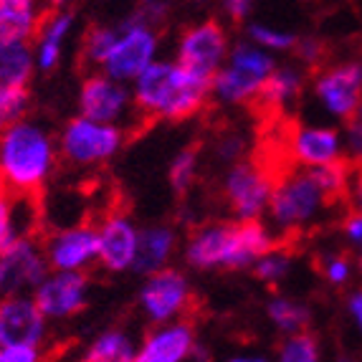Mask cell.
Segmentation results:
<instances>
[{"label": "cell", "mask_w": 362, "mask_h": 362, "mask_svg": "<svg viewBox=\"0 0 362 362\" xmlns=\"http://www.w3.org/2000/svg\"><path fill=\"white\" fill-rule=\"evenodd\" d=\"M59 142L49 129L28 117L0 132V180L16 195L36 198L54 175Z\"/></svg>", "instance_id": "1"}, {"label": "cell", "mask_w": 362, "mask_h": 362, "mask_svg": "<svg viewBox=\"0 0 362 362\" xmlns=\"http://www.w3.org/2000/svg\"><path fill=\"white\" fill-rule=\"evenodd\" d=\"M213 78L180 64H155L134 78V107L147 119L180 122L193 117L211 94Z\"/></svg>", "instance_id": "2"}, {"label": "cell", "mask_w": 362, "mask_h": 362, "mask_svg": "<svg viewBox=\"0 0 362 362\" xmlns=\"http://www.w3.org/2000/svg\"><path fill=\"white\" fill-rule=\"evenodd\" d=\"M122 147V132L117 124L89 119L78 115L69 122L59 137V157L76 168H91V165L107 163Z\"/></svg>", "instance_id": "3"}, {"label": "cell", "mask_w": 362, "mask_h": 362, "mask_svg": "<svg viewBox=\"0 0 362 362\" xmlns=\"http://www.w3.org/2000/svg\"><path fill=\"white\" fill-rule=\"evenodd\" d=\"M322 206H327V200L317 182L312 180L309 170L304 173L289 170L286 175L274 182L272 195H269V211H272L274 223L281 226L284 230H294L309 223Z\"/></svg>", "instance_id": "4"}, {"label": "cell", "mask_w": 362, "mask_h": 362, "mask_svg": "<svg viewBox=\"0 0 362 362\" xmlns=\"http://www.w3.org/2000/svg\"><path fill=\"white\" fill-rule=\"evenodd\" d=\"M117 30L119 33L109 56L104 59L102 71L124 84V81H134L152 64L157 51V33L137 16H129Z\"/></svg>", "instance_id": "5"}, {"label": "cell", "mask_w": 362, "mask_h": 362, "mask_svg": "<svg viewBox=\"0 0 362 362\" xmlns=\"http://www.w3.org/2000/svg\"><path fill=\"white\" fill-rule=\"evenodd\" d=\"M272 71H274V61L269 56L261 54L254 46L241 43L230 54V66L213 74L211 89L223 102L230 104L251 102Z\"/></svg>", "instance_id": "6"}, {"label": "cell", "mask_w": 362, "mask_h": 362, "mask_svg": "<svg viewBox=\"0 0 362 362\" xmlns=\"http://www.w3.org/2000/svg\"><path fill=\"white\" fill-rule=\"evenodd\" d=\"M49 274L43 243L33 235L16 238L0 248V299L16 294H33L41 279Z\"/></svg>", "instance_id": "7"}, {"label": "cell", "mask_w": 362, "mask_h": 362, "mask_svg": "<svg viewBox=\"0 0 362 362\" xmlns=\"http://www.w3.org/2000/svg\"><path fill=\"white\" fill-rule=\"evenodd\" d=\"M49 339V320L30 294L0 299V347L43 350Z\"/></svg>", "instance_id": "8"}, {"label": "cell", "mask_w": 362, "mask_h": 362, "mask_svg": "<svg viewBox=\"0 0 362 362\" xmlns=\"http://www.w3.org/2000/svg\"><path fill=\"white\" fill-rule=\"evenodd\" d=\"M33 302L38 304L49 322H64L76 317L86 307L89 279L84 272H59L49 269L41 284L33 289Z\"/></svg>", "instance_id": "9"}, {"label": "cell", "mask_w": 362, "mask_h": 362, "mask_svg": "<svg viewBox=\"0 0 362 362\" xmlns=\"http://www.w3.org/2000/svg\"><path fill=\"white\" fill-rule=\"evenodd\" d=\"M49 269L59 272H86L99 259V230L94 226H71L51 233L43 243Z\"/></svg>", "instance_id": "10"}, {"label": "cell", "mask_w": 362, "mask_h": 362, "mask_svg": "<svg viewBox=\"0 0 362 362\" xmlns=\"http://www.w3.org/2000/svg\"><path fill=\"white\" fill-rule=\"evenodd\" d=\"M272 187V175L259 163H235L226 177V200L238 218H259Z\"/></svg>", "instance_id": "11"}, {"label": "cell", "mask_w": 362, "mask_h": 362, "mask_svg": "<svg viewBox=\"0 0 362 362\" xmlns=\"http://www.w3.org/2000/svg\"><path fill=\"white\" fill-rule=\"evenodd\" d=\"M276 145L286 152L289 160L299 165H322L339 157V137L334 129H320V127H299L281 119L279 124V139Z\"/></svg>", "instance_id": "12"}, {"label": "cell", "mask_w": 362, "mask_h": 362, "mask_svg": "<svg viewBox=\"0 0 362 362\" xmlns=\"http://www.w3.org/2000/svg\"><path fill=\"white\" fill-rule=\"evenodd\" d=\"M226 56V30L216 21H206L193 28H187L180 36L177 46V64L195 74L213 78L218 64Z\"/></svg>", "instance_id": "13"}, {"label": "cell", "mask_w": 362, "mask_h": 362, "mask_svg": "<svg viewBox=\"0 0 362 362\" xmlns=\"http://www.w3.org/2000/svg\"><path fill=\"white\" fill-rule=\"evenodd\" d=\"M314 89L327 112L350 122L362 102V69L357 64H339L327 69L317 76Z\"/></svg>", "instance_id": "14"}, {"label": "cell", "mask_w": 362, "mask_h": 362, "mask_svg": "<svg viewBox=\"0 0 362 362\" xmlns=\"http://www.w3.org/2000/svg\"><path fill=\"white\" fill-rule=\"evenodd\" d=\"M142 307L155 322H170L190 307V286L185 276L173 269H157L142 289Z\"/></svg>", "instance_id": "15"}, {"label": "cell", "mask_w": 362, "mask_h": 362, "mask_svg": "<svg viewBox=\"0 0 362 362\" xmlns=\"http://www.w3.org/2000/svg\"><path fill=\"white\" fill-rule=\"evenodd\" d=\"M129 107V94L122 81L107 76V74H91L81 81L78 91V109L89 119L117 124Z\"/></svg>", "instance_id": "16"}, {"label": "cell", "mask_w": 362, "mask_h": 362, "mask_svg": "<svg viewBox=\"0 0 362 362\" xmlns=\"http://www.w3.org/2000/svg\"><path fill=\"white\" fill-rule=\"evenodd\" d=\"M99 264L107 272H124L134 264L137 228L122 211L109 213L99 223Z\"/></svg>", "instance_id": "17"}, {"label": "cell", "mask_w": 362, "mask_h": 362, "mask_svg": "<svg viewBox=\"0 0 362 362\" xmlns=\"http://www.w3.org/2000/svg\"><path fill=\"white\" fill-rule=\"evenodd\" d=\"M74 30V13L64 11V8H54L46 13L41 28L33 36V56H36V69L38 71H54L59 66L61 56H64V46H66L69 36Z\"/></svg>", "instance_id": "18"}, {"label": "cell", "mask_w": 362, "mask_h": 362, "mask_svg": "<svg viewBox=\"0 0 362 362\" xmlns=\"http://www.w3.org/2000/svg\"><path fill=\"white\" fill-rule=\"evenodd\" d=\"M195 347L193 339V327L187 322H175L168 325L157 332H150L137 350L134 360L139 362H177L190 357Z\"/></svg>", "instance_id": "19"}, {"label": "cell", "mask_w": 362, "mask_h": 362, "mask_svg": "<svg viewBox=\"0 0 362 362\" xmlns=\"http://www.w3.org/2000/svg\"><path fill=\"white\" fill-rule=\"evenodd\" d=\"M230 243H233V223L206 226L193 233L187 243V264L195 269H216V266L228 269Z\"/></svg>", "instance_id": "20"}, {"label": "cell", "mask_w": 362, "mask_h": 362, "mask_svg": "<svg viewBox=\"0 0 362 362\" xmlns=\"http://www.w3.org/2000/svg\"><path fill=\"white\" fill-rule=\"evenodd\" d=\"M46 13V0H0V38L33 41Z\"/></svg>", "instance_id": "21"}, {"label": "cell", "mask_w": 362, "mask_h": 362, "mask_svg": "<svg viewBox=\"0 0 362 362\" xmlns=\"http://www.w3.org/2000/svg\"><path fill=\"white\" fill-rule=\"evenodd\" d=\"M36 228V200L33 195H16L0 190V248L16 238L33 235Z\"/></svg>", "instance_id": "22"}, {"label": "cell", "mask_w": 362, "mask_h": 362, "mask_svg": "<svg viewBox=\"0 0 362 362\" xmlns=\"http://www.w3.org/2000/svg\"><path fill=\"white\" fill-rule=\"evenodd\" d=\"M299 91H302V76L291 69H274L266 81L261 84V89L256 91V97L251 99L259 112H264L266 119H272V117H279L281 109H286L296 97H299Z\"/></svg>", "instance_id": "23"}, {"label": "cell", "mask_w": 362, "mask_h": 362, "mask_svg": "<svg viewBox=\"0 0 362 362\" xmlns=\"http://www.w3.org/2000/svg\"><path fill=\"white\" fill-rule=\"evenodd\" d=\"M36 74L33 43L0 38V86H28Z\"/></svg>", "instance_id": "24"}, {"label": "cell", "mask_w": 362, "mask_h": 362, "mask_svg": "<svg viewBox=\"0 0 362 362\" xmlns=\"http://www.w3.org/2000/svg\"><path fill=\"white\" fill-rule=\"evenodd\" d=\"M175 248V235L165 226H152L137 233V254H134V269L142 274H152L163 269Z\"/></svg>", "instance_id": "25"}, {"label": "cell", "mask_w": 362, "mask_h": 362, "mask_svg": "<svg viewBox=\"0 0 362 362\" xmlns=\"http://www.w3.org/2000/svg\"><path fill=\"white\" fill-rule=\"evenodd\" d=\"M134 344L132 339L127 337L124 332H104L99 334L94 342L86 347V360L89 362H129L134 360Z\"/></svg>", "instance_id": "26"}, {"label": "cell", "mask_w": 362, "mask_h": 362, "mask_svg": "<svg viewBox=\"0 0 362 362\" xmlns=\"http://www.w3.org/2000/svg\"><path fill=\"white\" fill-rule=\"evenodd\" d=\"M117 33L119 30L107 28V25H89L81 38V59H84L86 66H99L102 69L104 59L109 56L112 46L117 41Z\"/></svg>", "instance_id": "27"}, {"label": "cell", "mask_w": 362, "mask_h": 362, "mask_svg": "<svg viewBox=\"0 0 362 362\" xmlns=\"http://www.w3.org/2000/svg\"><path fill=\"white\" fill-rule=\"evenodd\" d=\"M30 109L28 86H0V132L25 119Z\"/></svg>", "instance_id": "28"}, {"label": "cell", "mask_w": 362, "mask_h": 362, "mask_svg": "<svg viewBox=\"0 0 362 362\" xmlns=\"http://www.w3.org/2000/svg\"><path fill=\"white\" fill-rule=\"evenodd\" d=\"M269 317L284 332H302L309 325V309L291 299H274L269 304Z\"/></svg>", "instance_id": "29"}, {"label": "cell", "mask_w": 362, "mask_h": 362, "mask_svg": "<svg viewBox=\"0 0 362 362\" xmlns=\"http://www.w3.org/2000/svg\"><path fill=\"white\" fill-rule=\"evenodd\" d=\"M279 357L286 362H314L320 357V344L307 332H291V337L281 344Z\"/></svg>", "instance_id": "30"}, {"label": "cell", "mask_w": 362, "mask_h": 362, "mask_svg": "<svg viewBox=\"0 0 362 362\" xmlns=\"http://www.w3.org/2000/svg\"><path fill=\"white\" fill-rule=\"evenodd\" d=\"M198 170V147L190 145L175 157V163L170 168V185L175 187V193H185Z\"/></svg>", "instance_id": "31"}, {"label": "cell", "mask_w": 362, "mask_h": 362, "mask_svg": "<svg viewBox=\"0 0 362 362\" xmlns=\"http://www.w3.org/2000/svg\"><path fill=\"white\" fill-rule=\"evenodd\" d=\"M286 272H289V256L281 251V246H274L272 251L259 256L254 266V274L264 281H279L286 276Z\"/></svg>", "instance_id": "32"}, {"label": "cell", "mask_w": 362, "mask_h": 362, "mask_svg": "<svg viewBox=\"0 0 362 362\" xmlns=\"http://www.w3.org/2000/svg\"><path fill=\"white\" fill-rule=\"evenodd\" d=\"M248 33H251V38H254L256 43H261V46H269V49H294L296 38L289 36V33H279V30H272L266 28V25H259L254 23L251 28H248Z\"/></svg>", "instance_id": "33"}, {"label": "cell", "mask_w": 362, "mask_h": 362, "mask_svg": "<svg viewBox=\"0 0 362 362\" xmlns=\"http://www.w3.org/2000/svg\"><path fill=\"white\" fill-rule=\"evenodd\" d=\"M350 256H332V259H327L325 264V276L332 281L334 286L344 284L347 279H350Z\"/></svg>", "instance_id": "34"}, {"label": "cell", "mask_w": 362, "mask_h": 362, "mask_svg": "<svg viewBox=\"0 0 362 362\" xmlns=\"http://www.w3.org/2000/svg\"><path fill=\"white\" fill-rule=\"evenodd\" d=\"M294 49H296V54H299V59H302L307 66H317V64L322 61V56H325V46H322L320 41H314V38L296 41Z\"/></svg>", "instance_id": "35"}, {"label": "cell", "mask_w": 362, "mask_h": 362, "mask_svg": "<svg viewBox=\"0 0 362 362\" xmlns=\"http://www.w3.org/2000/svg\"><path fill=\"white\" fill-rule=\"evenodd\" d=\"M43 352L33 347H0V362H36Z\"/></svg>", "instance_id": "36"}, {"label": "cell", "mask_w": 362, "mask_h": 362, "mask_svg": "<svg viewBox=\"0 0 362 362\" xmlns=\"http://www.w3.org/2000/svg\"><path fill=\"white\" fill-rule=\"evenodd\" d=\"M344 233L355 246H362V211H355L344 221Z\"/></svg>", "instance_id": "37"}, {"label": "cell", "mask_w": 362, "mask_h": 362, "mask_svg": "<svg viewBox=\"0 0 362 362\" xmlns=\"http://www.w3.org/2000/svg\"><path fill=\"white\" fill-rule=\"evenodd\" d=\"M221 3H223L226 13H228L235 23L246 18L248 11H251V0H221Z\"/></svg>", "instance_id": "38"}, {"label": "cell", "mask_w": 362, "mask_h": 362, "mask_svg": "<svg viewBox=\"0 0 362 362\" xmlns=\"http://www.w3.org/2000/svg\"><path fill=\"white\" fill-rule=\"evenodd\" d=\"M350 147L357 152V155H362V122H352V127H350Z\"/></svg>", "instance_id": "39"}, {"label": "cell", "mask_w": 362, "mask_h": 362, "mask_svg": "<svg viewBox=\"0 0 362 362\" xmlns=\"http://www.w3.org/2000/svg\"><path fill=\"white\" fill-rule=\"evenodd\" d=\"M350 312H352V317H355V322L360 325V329H362V291H357V294L350 296Z\"/></svg>", "instance_id": "40"}, {"label": "cell", "mask_w": 362, "mask_h": 362, "mask_svg": "<svg viewBox=\"0 0 362 362\" xmlns=\"http://www.w3.org/2000/svg\"><path fill=\"white\" fill-rule=\"evenodd\" d=\"M46 3H49V6H54V8H61L64 3H66V0H46Z\"/></svg>", "instance_id": "41"}, {"label": "cell", "mask_w": 362, "mask_h": 362, "mask_svg": "<svg viewBox=\"0 0 362 362\" xmlns=\"http://www.w3.org/2000/svg\"><path fill=\"white\" fill-rule=\"evenodd\" d=\"M357 266H360V272H362V246H360V254H357Z\"/></svg>", "instance_id": "42"}, {"label": "cell", "mask_w": 362, "mask_h": 362, "mask_svg": "<svg viewBox=\"0 0 362 362\" xmlns=\"http://www.w3.org/2000/svg\"><path fill=\"white\" fill-rule=\"evenodd\" d=\"M357 112H360V122H362V102H360V109H357Z\"/></svg>", "instance_id": "43"}, {"label": "cell", "mask_w": 362, "mask_h": 362, "mask_svg": "<svg viewBox=\"0 0 362 362\" xmlns=\"http://www.w3.org/2000/svg\"><path fill=\"white\" fill-rule=\"evenodd\" d=\"M139 3H155V0H139Z\"/></svg>", "instance_id": "44"}, {"label": "cell", "mask_w": 362, "mask_h": 362, "mask_svg": "<svg viewBox=\"0 0 362 362\" xmlns=\"http://www.w3.org/2000/svg\"><path fill=\"white\" fill-rule=\"evenodd\" d=\"M0 190H6V185H3V180H0Z\"/></svg>", "instance_id": "45"}, {"label": "cell", "mask_w": 362, "mask_h": 362, "mask_svg": "<svg viewBox=\"0 0 362 362\" xmlns=\"http://www.w3.org/2000/svg\"><path fill=\"white\" fill-rule=\"evenodd\" d=\"M193 3H203V0H193Z\"/></svg>", "instance_id": "46"}]
</instances>
